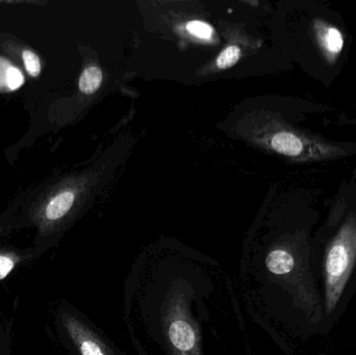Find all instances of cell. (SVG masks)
<instances>
[{"mask_svg": "<svg viewBox=\"0 0 356 355\" xmlns=\"http://www.w3.org/2000/svg\"><path fill=\"white\" fill-rule=\"evenodd\" d=\"M356 261V225L349 222L341 229L325 256V308H336L348 283Z\"/></svg>", "mask_w": 356, "mask_h": 355, "instance_id": "obj_1", "label": "cell"}, {"mask_svg": "<svg viewBox=\"0 0 356 355\" xmlns=\"http://www.w3.org/2000/svg\"><path fill=\"white\" fill-rule=\"evenodd\" d=\"M3 327H2L1 314H0V336L3 333Z\"/></svg>", "mask_w": 356, "mask_h": 355, "instance_id": "obj_15", "label": "cell"}, {"mask_svg": "<svg viewBox=\"0 0 356 355\" xmlns=\"http://www.w3.org/2000/svg\"><path fill=\"white\" fill-rule=\"evenodd\" d=\"M60 322L81 355H106L102 344L86 329L85 325L70 313L60 315Z\"/></svg>", "mask_w": 356, "mask_h": 355, "instance_id": "obj_2", "label": "cell"}, {"mask_svg": "<svg viewBox=\"0 0 356 355\" xmlns=\"http://www.w3.org/2000/svg\"><path fill=\"white\" fill-rule=\"evenodd\" d=\"M74 204V194L72 192H63L54 197L46 208V218L49 221H56L63 218L72 208Z\"/></svg>", "mask_w": 356, "mask_h": 355, "instance_id": "obj_7", "label": "cell"}, {"mask_svg": "<svg viewBox=\"0 0 356 355\" xmlns=\"http://www.w3.org/2000/svg\"><path fill=\"white\" fill-rule=\"evenodd\" d=\"M102 77V70L98 67H88L79 79V90L85 94H93L99 89Z\"/></svg>", "mask_w": 356, "mask_h": 355, "instance_id": "obj_8", "label": "cell"}, {"mask_svg": "<svg viewBox=\"0 0 356 355\" xmlns=\"http://www.w3.org/2000/svg\"><path fill=\"white\" fill-rule=\"evenodd\" d=\"M266 266L273 274L286 275L294 268L295 261L292 254L286 250L275 249L268 254Z\"/></svg>", "mask_w": 356, "mask_h": 355, "instance_id": "obj_4", "label": "cell"}, {"mask_svg": "<svg viewBox=\"0 0 356 355\" xmlns=\"http://www.w3.org/2000/svg\"><path fill=\"white\" fill-rule=\"evenodd\" d=\"M10 67L12 65L8 60L0 58V90H3L4 88L8 89V70Z\"/></svg>", "mask_w": 356, "mask_h": 355, "instance_id": "obj_14", "label": "cell"}, {"mask_svg": "<svg viewBox=\"0 0 356 355\" xmlns=\"http://www.w3.org/2000/svg\"><path fill=\"white\" fill-rule=\"evenodd\" d=\"M19 258L14 256L0 254V279H3L6 275L10 274V271L16 267Z\"/></svg>", "mask_w": 356, "mask_h": 355, "instance_id": "obj_13", "label": "cell"}, {"mask_svg": "<svg viewBox=\"0 0 356 355\" xmlns=\"http://www.w3.org/2000/svg\"><path fill=\"white\" fill-rule=\"evenodd\" d=\"M271 145L276 152L288 156H298L303 150L302 141L291 133H278L272 138Z\"/></svg>", "mask_w": 356, "mask_h": 355, "instance_id": "obj_5", "label": "cell"}, {"mask_svg": "<svg viewBox=\"0 0 356 355\" xmlns=\"http://www.w3.org/2000/svg\"><path fill=\"white\" fill-rule=\"evenodd\" d=\"M186 29L191 35L200 39H211L213 35V28L201 21H191L186 24Z\"/></svg>", "mask_w": 356, "mask_h": 355, "instance_id": "obj_10", "label": "cell"}, {"mask_svg": "<svg viewBox=\"0 0 356 355\" xmlns=\"http://www.w3.org/2000/svg\"><path fill=\"white\" fill-rule=\"evenodd\" d=\"M241 50L236 46L226 48L217 58V65L220 69H227L234 66L240 60Z\"/></svg>", "mask_w": 356, "mask_h": 355, "instance_id": "obj_9", "label": "cell"}, {"mask_svg": "<svg viewBox=\"0 0 356 355\" xmlns=\"http://www.w3.org/2000/svg\"><path fill=\"white\" fill-rule=\"evenodd\" d=\"M320 44L330 56H338L342 51L344 46V39L342 33L337 27L324 26L320 27L318 31Z\"/></svg>", "mask_w": 356, "mask_h": 355, "instance_id": "obj_6", "label": "cell"}, {"mask_svg": "<svg viewBox=\"0 0 356 355\" xmlns=\"http://www.w3.org/2000/svg\"><path fill=\"white\" fill-rule=\"evenodd\" d=\"M171 343L180 352H188L194 349L196 336L190 323L177 320L169 327Z\"/></svg>", "mask_w": 356, "mask_h": 355, "instance_id": "obj_3", "label": "cell"}, {"mask_svg": "<svg viewBox=\"0 0 356 355\" xmlns=\"http://www.w3.org/2000/svg\"><path fill=\"white\" fill-rule=\"evenodd\" d=\"M23 83H24V77H23L21 71L15 68V67H10V70H8V89L10 91H14V90L19 89L23 85Z\"/></svg>", "mask_w": 356, "mask_h": 355, "instance_id": "obj_12", "label": "cell"}, {"mask_svg": "<svg viewBox=\"0 0 356 355\" xmlns=\"http://www.w3.org/2000/svg\"><path fill=\"white\" fill-rule=\"evenodd\" d=\"M23 62H24L25 68L31 76H38L41 72V63H40L39 56L31 50L23 51Z\"/></svg>", "mask_w": 356, "mask_h": 355, "instance_id": "obj_11", "label": "cell"}]
</instances>
